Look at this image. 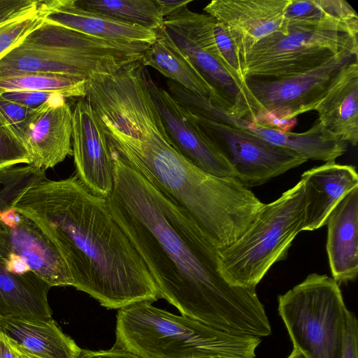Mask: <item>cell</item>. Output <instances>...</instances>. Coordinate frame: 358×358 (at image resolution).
I'll return each mask as SVG.
<instances>
[{"instance_id":"29","label":"cell","mask_w":358,"mask_h":358,"mask_svg":"<svg viewBox=\"0 0 358 358\" xmlns=\"http://www.w3.org/2000/svg\"><path fill=\"white\" fill-rule=\"evenodd\" d=\"M17 164H31V157L24 145L0 119V170Z\"/></svg>"},{"instance_id":"17","label":"cell","mask_w":358,"mask_h":358,"mask_svg":"<svg viewBox=\"0 0 358 358\" xmlns=\"http://www.w3.org/2000/svg\"><path fill=\"white\" fill-rule=\"evenodd\" d=\"M71 140L72 110L66 98L58 95L36 109L27 122L22 143L31 164L45 171L73 155Z\"/></svg>"},{"instance_id":"15","label":"cell","mask_w":358,"mask_h":358,"mask_svg":"<svg viewBox=\"0 0 358 358\" xmlns=\"http://www.w3.org/2000/svg\"><path fill=\"white\" fill-rule=\"evenodd\" d=\"M147 85L174 149L201 171L217 177L234 172L190 118L187 110L146 73Z\"/></svg>"},{"instance_id":"39","label":"cell","mask_w":358,"mask_h":358,"mask_svg":"<svg viewBox=\"0 0 358 358\" xmlns=\"http://www.w3.org/2000/svg\"><path fill=\"white\" fill-rule=\"evenodd\" d=\"M2 213V209H1V203H0V214Z\"/></svg>"},{"instance_id":"30","label":"cell","mask_w":358,"mask_h":358,"mask_svg":"<svg viewBox=\"0 0 358 358\" xmlns=\"http://www.w3.org/2000/svg\"><path fill=\"white\" fill-rule=\"evenodd\" d=\"M36 109L9 101L0 94V119L21 143L27 122Z\"/></svg>"},{"instance_id":"26","label":"cell","mask_w":358,"mask_h":358,"mask_svg":"<svg viewBox=\"0 0 358 358\" xmlns=\"http://www.w3.org/2000/svg\"><path fill=\"white\" fill-rule=\"evenodd\" d=\"M80 7L117 20L155 30L164 27V17L156 0H76Z\"/></svg>"},{"instance_id":"33","label":"cell","mask_w":358,"mask_h":358,"mask_svg":"<svg viewBox=\"0 0 358 358\" xmlns=\"http://www.w3.org/2000/svg\"><path fill=\"white\" fill-rule=\"evenodd\" d=\"M40 1L0 0V22L27 13L38 8Z\"/></svg>"},{"instance_id":"31","label":"cell","mask_w":358,"mask_h":358,"mask_svg":"<svg viewBox=\"0 0 358 358\" xmlns=\"http://www.w3.org/2000/svg\"><path fill=\"white\" fill-rule=\"evenodd\" d=\"M1 95L9 101L36 109L61 94L52 92L17 91L5 92Z\"/></svg>"},{"instance_id":"36","label":"cell","mask_w":358,"mask_h":358,"mask_svg":"<svg viewBox=\"0 0 358 358\" xmlns=\"http://www.w3.org/2000/svg\"><path fill=\"white\" fill-rule=\"evenodd\" d=\"M0 358H18L3 335L0 334Z\"/></svg>"},{"instance_id":"34","label":"cell","mask_w":358,"mask_h":358,"mask_svg":"<svg viewBox=\"0 0 358 358\" xmlns=\"http://www.w3.org/2000/svg\"><path fill=\"white\" fill-rule=\"evenodd\" d=\"M78 358H142L122 348L113 347L110 350L92 351L81 350Z\"/></svg>"},{"instance_id":"3","label":"cell","mask_w":358,"mask_h":358,"mask_svg":"<svg viewBox=\"0 0 358 358\" xmlns=\"http://www.w3.org/2000/svg\"><path fill=\"white\" fill-rule=\"evenodd\" d=\"M109 146L164 196L185 210L217 250L235 242L264 205L235 178L212 176L189 162L174 149L163 127L148 125L133 137Z\"/></svg>"},{"instance_id":"22","label":"cell","mask_w":358,"mask_h":358,"mask_svg":"<svg viewBox=\"0 0 358 358\" xmlns=\"http://www.w3.org/2000/svg\"><path fill=\"white\" fill-rule=\"evenodd\" d=\"M0 334L38 358H78L82 350L52 318L39 320L0 315Z\"/></svg>"},{"instance_id":"24","label":"cell","mask_w":358,"mask_h":358,"mask_svg":"<svg viewBox=\"0 0 358 358\" xmlns=\"http://www.w3.org/2000/svg\"><path fill=\"white\" fill-rule=\"evenodd\" d=\"M51 286L32 272L18 273L8 269L0 256V315L48 320V301Z\"/></svg>"},{"instance_id":"12","label":"cell","mask_w":358,"mask_h":358,"mask_svg":"<svg viewBox=\"0 0 358 358\" xmlns=\"http://www.w3.org/2000/svg\"><path fill=\"white\" fill-rule=\"evenodd\" d=\"M0 256L11 271L32 272L51 287L73 285L58 248L36 223L14 208L0 214Z\"/></svg>"},{"instance_id":"38","label":"cell","mask_w":358,"mask_h":358,"mask_svg":"<svg viewBox=\"0 0 358 358\" xmlns=\"http://www.w3.org/2000/svg\"><path fill=\"white\" fill-rule=\"evenodd\" d=\"M287 358H307L302 352L293 348L292 352Z\"/></svg>"},{"instance_id":"35","label":"cell","mask_w":358,"mask_h":358,"mask_svg":"<svg viewBox=\"0 0 358 358\" xmlns=\"http://www.w3.org/2000/svg\"><path fill=\"white\" fill-rule=\"evenodd\" d=\"M192 1V0H156L164 17Z\"/></svg>"},{"instance_id":"2","label":"cell","mask_w":358,"mask_h":358,"mask_svg":"<svg viewBox=\"0 0 358 358\" xmlns=\"http://www.w3.org/2000/svg\"><path fill=\"white\" fill-rule=\"evenodd\" d=\"M14 208L53 241L76 289L109 309L159 299L155 283L136 248L115 220L107 200L76 176L30 188Z\"/></svg>"},{"instance_id":"7","label":"cell","mask_w":358,"mask_h":358,"mask_svg":"<svg viewBox=\"0 0 358 358\" xmlns=\"http://www.w3.org/2000/svg\"><path fill=\"white\" fill-rule=\"evenodd\" d=\"M305 206L301 180L276 200L264 203L245 231L218 250L220 268L227 281L256 288L275 263L287 258L293 240L303 231Z\"/></svg>"},{"instance_id":"21","label":"cell","mask_w":358,"mask_h":358,"mask_svg":"<svg viewBox=\"0 0 358 358\" xmlns=\"http://www.w3.org/2000/svg\"><path fill=\"white\" fill-rule=\"evenodd\" d=\"M318 121L330 132L352 145L358 142V61L336 76L316 106Z\"/></svg>"},{"instance_id":"32","label":"cell","mask_w":358,"mask_h":358,"mask_svg":"<svg viewBox=\"0 0 358 358\" xmlns=\"http://www.w3.org/2000/svg\"><path fill=\"white\" fill-rule=\"evenodd\" d=\"M342 358H358V324L355 314L349 310L346 315Z\"/></svg>"},{"instance_id":"9","label":"cell","mask_w":358,"mask_h":358,"mask_svg":"<svg viewBox=\"0 0 358 358\" xmlns=\"http://www.w3.org/2000/svg\"><path fill=\"white\" fill-rule=\"evenodd\" d=\"M358 55L343 53L306 73L282 79L245 78V120L290 131L297 116L315 110L337 74Z\"/></svg>"},{"instance_id":"19","label":"cell","mask_w":358,"mask_h":358,"mask_svg":"<svg viewBox=\"0 0 358 358\" xmlns=\"http://www.w3.org/2000/svg\"><path fill=\"white\" fill-rule=\"evenodd\" d=\"M301 180L306 199L303 231H314L326 224L339 201L358 187L355 167L335 162L306 171Z\"/></svg>"},{"instance_id":"20","label":"cell","mask_w":358,"mask_h":358,"mask_svg":"<svg viewBox=\"0 0 358 358\" xmlns=\"http://www.w3.org/2000/svg\"><path fill=\"white\" fill-rule=\"evenodd\" d=\"M326 224L332 278L338 283L353 281L358 273V187L339 201Z\"/></svg>"},{"instance_id":"4","label":"cell","mask_w":358,"mask_h":358,"mask_svg":"<svg viewBox=\"0 0 358 358\" xmlns=\"http://www.w3.org/2000/svg\"><path fill=\"white\" fill-rule=\"evenodd\" d=\"M114 347L142 358H255L261 338L227 332L141 301L119 309Z\"/></svg>"},{"instance_id":"28","label":"cell","mask_w":358,"mask_h":358,"mask_svg":"<svg viewBox=\"0 0 358 358\" xmlns=\"http://www.w3.org/2000/svg\"><path fill=\"white\" fill-rule=\"evenodd\" d=\"M45 13L40 7L27 13L0 22V58L16 46L44 20Z\"/></svg>"},{"instance_id":"16","label":"cell","mask_w":358,"mask_h":358,"mask_svg":"<svg viewBox=\"0 0 358 358\" xmlns=\"http://www.w3.org/2000/svg\"><path fill=\"white\" fill-rule=\"evenodd\" d=\"M290 0H213L203 8L229 29L241 59L255 44L288 32L286 10Z\"/></svg>"},{"instance_id":"14","label":"cell","mask_w":358,"mask_h":358,"mask_svg":"<svg viewBox=\"0 0 358 358\" xmlns=\"http://www.w3.org/2000/svg\"><path fill=\"white\" fill-rule=\"evenodd\" d=\"M72 145L76 176L92 193L107 199L113 186L111 153L100 119L85 97L72 110Z\"/></svg>"},{"instance_id":"11","label":"cell","mask_w":358,"mask_h":358,"mask_svg":"<svg viewBox=\"0 0 358 358\" xmlns=\"http://www.w3.org/2000/svg\"><path fill=\"white\" fill-rule=\"evenodd\" d=\"M187 110L192 120L230 164L234 178L247 188L260 186L306 162L296 152L272 144L251 132Z\"/></svg>"},{"instance_id":"18","label":"cell","mask_w":358,"mask_h":358,"mask_svg":"<svg viewBox=\"0 0 358 358\" xmlns=\"http://www.w3.org/2000/svg\"><path fill=\"white\" fill-rule=\"evenodd\" d=\"M40 7L45 13V20L88 36L148 45L156 39L155 29L84 9L76 0L40 1Z\"/></svg>"},{"instance_id":"5","label":"cell","mask_w":358,"mask_h":358,"mask_svg":"<svg viewBox=\"0 0 358 358\" xmlns=\"http://www.w3.org/2000/svg\"><path fill=\"white\" fill-rule=\"evenodd\" d=\"M145 48V44L104 40L44 20L0 58V76L47 73L88 79L141 60Z\"/></svg>"},{"instance_id":"27","label":"cell","mask_w":358,"mask_h":358,"mask_svg":"<svg viewBox=\"0 0 358 358\" xmlns=\"http://www.w3.org/2000/svg\"><path fill=\"white\" fill-rule=\"evenodd\" d=\"M286 16L289 20H358L355 10L344 0H290Z\"/></svg>"},{"instance_id":"1","label":"cell","mask_w":358,"mask_h":358,"mask_svg":"<svg viewBox=\"0 0 358 358\" xmlns=\"http://www.w3.org/2000/svg\"><path fill=\"white\" fill-rule=\"evenodd\" d=\"M110 150L113 186L108 206L145 263L159 298L217 329L268 336L271 324L256 288L229 283L217 249L192 217Z\"/></svg>"},{"instance_id":"13","label":"cell","mask_w":358,"mask_h":358,"mask_svg":"<svg viewBox=\"0 0 358 358\" xmlns=\"http://www.w3.org/2000/svg\"><path fill=\"white\" fill-rule=\"evenodd\" d=\"M189 109L193 114L234 126L272 144L292 150L306 161L312 159L325 163L333 162L347 150L348 143L325 129L318 120L308 130L294 133L234 117L209 99L198 95L190 99Z\"/></svg>"},{"instance_id":"8","label":"cell","mask_w":358,"mask_h":358,"mask_svg":"<svg viewBox=\"0 0 358 358\" xmlns=\"http://www.w3.org/2000/svg\"><path fill=\"white\" fill-rule=\"evenodd\" d=\"M278 301L293 348L307 358H342L348 309L333 278L311 273Z\"/></svg>"},{"instance_id":"25","label":"cell","mask_w":358,"mask_h":358,"mask_svg":"<svg viewBox=\"0 0 358 358\" xmlns=\"http://www.w3.org/2000/svg\"><path fill=\"white\" fill-rule=\"evenodd\" d=\"M87 79L57 73H24L0 76V94L8 92H52L65 98H85Z\"/></svg>"},{"instance_id":"6","label":"cell","mask_w":358,"mask_h":358,"mask_svg":"<svg viewBox=\"0 0 358 358\" xmlns=\"http://www.w3.org/2000/svg\"><path fill=\"white\" fill-rule=\"evenodd\" d=\"M358 20H289L241 57L244 78L282 79L317 69L343 53L358 55Z\"/></svg>"},{"instance_id":"10","label":"cell","mask_w":358,"mask_h":358,"mask_svg":"<svg viewBox=\"0 0 358 358\" xmlns=\"http://www.w3.org/2000/svg\"><path fill=\"white\" fill-rule=\"evenodd\" d=\"M216 19L181 7L164 17V27L178 48L214 88L227 106V113L244 118L249 112L243 91L245 83L221 62L216 42Z\"/></svg>"},{"instance_id":"23","label":"cell","mask_w":358,"mask_h":358,"mask_svg":"<svg viewBox=\"0 0 358 358\" xmlns=\"http://www.w3.org/2000/svg\"><path fill=\"white\" fill-rule=\"evenodd\" d=\"M140 61L143 66L155 69L192 92L227 109L222 99L175 43L164 27L156 30V39L144 50Z\"/></svg>"},{"instance_id":"37","label":"cell","mask_w":358,"mask_h":358,"mask_svg":"<svg viewBox=\"0 0 358 358\" xmlns=\"http://www.w3.org/2000/svg\"><path fill=\"white\" fill-rule=\"evenodd\" d=\"M6 340L8 341L9 344L10 345L11 348L14 350V351H15V352L17 355L18 358H38V357H36L29 354L28 352H27L25 351H24L23 350H22L21 348H20L17 345L13 344L7 338H6Z\"/></svg>"}]
</instances>
